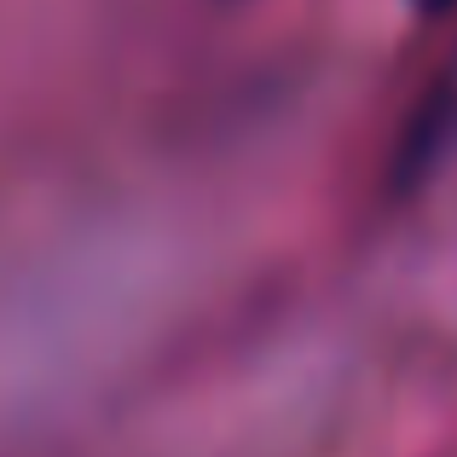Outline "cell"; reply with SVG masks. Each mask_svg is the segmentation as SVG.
<instances>
[{"label":"cell","mask_w":457,"mask_h":457,"mask_svg":"<svg viewBox=\"0 0 457 457\" xmlns=\"http://www.w3.org/2000/svg\"><path fill=\"white\" fill-rule=\"evenodd\" d=\"M423 12H446V6H457V0H417Z\"/></svg>","instance_id":"obj_1"}]
</instances>
